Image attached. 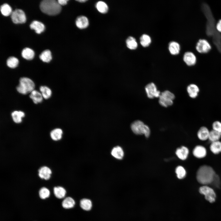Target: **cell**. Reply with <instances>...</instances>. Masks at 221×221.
<instances>
[{
	"instance_id": "obj_21",
	"label": "cell",
	"mask_w": 221,
	"mask_h": 221,
	"mask_svg": "<svg viewBox=\"0 0 221 221\" xmlns=\"http://www.w3.org/2000/svg\"><path fill=\"white\" fill-rule=\"evenodd\" d=\"M79 205L81 208L86 211L90 210L92 206L91 200L87 198L82 199L80 201Z\"/></svg>"
},
{
	"instance_id": "obj_7",
	"label": "cell",
	"mask_w": 221,
	"mask_h": 221,
	"mask_svg": "<svg viewBox=\"0 0 221 221\" xmlns=\"http://www.w3.org/2000/svg\"><path fill=\"white\" fill-rule=\"evenodd\" d=\"M11 18L15 24L24 23L26 20L24 12L22 10L19 9H16L12 11L11 14Z\"/></svg>"
},
{
	"instance_id": "obj_8",
	"label": "cell",
	"mask_w": 221,
	"mask_h": 221,
	"mask_svg": "<svg viewBox=\"0 0 221 221\" xmlns=\"http://www.w3.org/2000/svg\"><path fill=\"white\" fill-rule=\"evenodd\" d=\"M145 89L147 97L150 99L159 97L161 93L158 90L155 84L151 83L145 87Z\"/></svg>"
},
{
	"instance_id": "obj_22",
	"label": "cell",
	"mask_w": 221,
	"mask_h": 221,
	"mask_svg": "<svg viewBox=\"0 0 221 221\" xmlns=\"http://www.w3.org/2000/svg\"><path fill=\"white\" fill-rule=\"evenodd\" d=\"M211 152L215 154L221 153V142L219 141L211 142L210 146Z\"/></svg>"
},
{
	"instance_id": "obj_39",
	"label": "cell",
	"mask_w": 221,
	"mask_h": 221,
	"mask_svg": "<svg viewBox=\"0 0 221 221\" xmlns=\"http://www.w3.org/2000/svg\"><path fill=\"white\" fill-rule=\"evenodd\" d=\"M219 183L220 180L219 176L218 175L216 174L212 184H214L216 187H218L220 184Z\"/></svg>"
},
{
	"instance_id": "obj_20",
	"label": "cell",
	"mask_w": 221,
	"mask_h": 221,
	"mask_svg": "<svg viewBox=\"0 0 221 221\" xmlns=\"http://www.w3.org/2000/svg\"><path fill=\"white\" fill-rule=\"evenodd\" d=\"M29 97L35 104L41 103L43 98L41 93L34 90L30 93Z\"/></svg>"
},
{
	"instance_id": "obj_5",
	"label": "cell",
	"mask_w": 221,
	"mask_h": 221,
	"mask_svg": "<svg viewBox=\"0 0 221 221\" xmlns=\"http://www.w3.org/2000/svg\"><path fill=\"white\" fill-rule=\"evenodd\" d=\"M200 193L204 196L205 198L211 203L215 201L216 194L213 189L207 185H204L200 188Z\"/></svg>"
},
{
	"instance_id": "obj_28",
	"label": "cell",
	"mask_w": 221,
	"mask_h": 221,
	"mask_svg": "<svg viewBox=\"0 0 221 221\" xmlns=\"http://www.w3.org/2000/svg\"><path fill=\"white\" fill-rule=\"evenodd\" d=\"M39 57L43 61L48 63L52 59L50 51L49 50L44 51L40 55Z\"/></svg>"
},
{
	"instance_id": "obj_25",
	"label": "cell",
	"mask_w": 221,
	"mask_h": 221,
	"mask_svg": "<svg viewBox=\"0 0 221 221\" xmlns=\"http://www.w3.org/2000/svg\"><path fill=\"white\" fill-rule=\"evenodd\" d=\"M13 121L16 123H20L22 121V118L25 116L24 113L21 111H14L11 113Z\"/></svg>"
},
{
	"instance_id": "obj_18",
	"label": "cell",
	"mask_w": 221,
	"mask_h": 221,
	"mask_svg": "<svg viewBox=\"0 0 221 221\" xmlns=\"http://www.w3.org/2000/svg\"><path fill=\"white\" fill-rule=\"evenodd\" d=\"M111 153L114 157L119 160L122 159L124 155L123 149L118 146L114 147L111 151Z\"/></svg>"
},
{
	"instance_id": "obj_23",
	"label": "cell",
	"mask_w": 221,
	"mask_h": 221,
	"mask_svg": "<svg viewBox=\"0 0 221 221\" xmlns=\"http://www.w3.org/2000/svg\"><path fill=\"white\" fill-rule=\"evenodd\" d=\"M62 134V130L61 129L57 128L51 131L50 133V136L53 140L57 141L61 138Z\"/></svg>"
},
{
	"instance_id": "obj_29",
	"label": "cell",
	"mask_w": 221,
	"mask_h": 221,
	"mask_svg": "<svg viewBox=\"0 0 221 221\" xmlns=\"http://www.w3.org/2000/svg\"><path fill=\"white\" fill-rule=\"evenodd\" d=\"M126 43L127 48L130 49H135L138 47L136 39L132 37H129L126 39Z\"/></svg>"
},
{
	"instance_id": "obj_30",
	"label": "cell",
	"mask_w": 221,
	"mask_h": 221,
	"mask_svg": "<svg viewBox=\"0 0 221 221\" xmlns=\"http://www.w3.org/2000/svg\"><path fill=\"white\" fill-rule=\"evenodd\" d=\"M96 6L98 10L102 14L106 13L108 10L107 5L105 2L102 1L98 2L96 4Z\"/></svg>"
},
{
	"instance_id": "obj_32",
	"label": "cell",
	"mask_w": 221,
	"mask_h": 221,
	"mask_svg": "<svg viewBox=\"0 0 221 221\" xmlns=\"http://www.w3.org/2000/svg\"><path fill=\"white\" fill-rule=\"evenodd\" d=\"M221 137V135L216 131L212 130L210 131L208 139L211 142L218 141Z\"/></svg>"
},
{
	"instance_id": "obj_15",
	"label": "cell",
	"mask_w": 221,
	"mask_h": 221,
	"mask_svg": "<svg viewBox=\"0 0 221 221\" xmlns=\"http://www.w3.org/2000/svg\"><path fill=\"white\" fill-rule=\"evenodd\" d=\"M210 131L207 127L204 126L201 127L197 132L198 138L202 141L208 139Z\"/></svg>"
},
{
	"instance_id": "obj_14",
	"label": "cell",
	"mask_w": 221,
	"mask_h": 221,
	"mask_svg": "<svg viewBox=\"0 0 221 221\" xmlns=\"http://www.w3.org/2000/svg\"><path fill=\"white\" fill-rule=\"evenodd\" d=\"M189 153L188 149L185 146H182L177 148L176 151L177 157L182 160H185L187 158Z\"/></svg>"
},
{
	"instance_id": "obj_16",
	"label": "cell",
	"mask_w": 221,
	"mask_h": 221,
	"mask_svg": "<svg viewBox=\"0 0 221 221\" xmlns=\"http://www.w3.org/2000/svg\"><path fill=\"white\" fill-rule=\"evenodd\" d=\"M76 24L79 29H84L87 27L89 25L88 20L85 16H79L76 19Z\"/></svg>"
},
{
	"instance_id": "obj_37",
	"label": "cell",
	"mask_w": 221,
	"mask_h": 221,
	"mask_svg": "<svg viewBox=\"0 0 221 221\" xmlns=\"http://www.w3.org/2000/svg\"><path fill=\"white\" fill-rule=\"evenodd\" d=\"M39 195L41 199H45L49 196V191L47 188L43 187L41 188L39 191Z\"/></svg>"
},
{
	"instance_id": "obj_40",
	"label": "cell",
	"mask_w": 221,
	"mask_h": 221,
	"mask_svg": "<svg viewBox=\"0 0 221 221\" xmlns=\"http://www.w3.org/2000/svg\"><path fill=\"white\" fill-rule=\"evenodd\" d=\"M217 30L219 33H221V19H220L216 25Z\"/></svg>"
},
{
	"instance_id": "obj_9",
	"label": "cell",
	"mask_w": 221,
	"mask_h": 221,
	"mask_svg": "<svg viewBox=\"0 0 221 221\" xmlns=\"http://www.w3.org/2000/svg\"><path fill=\"white\" fill-rule=\"evenodd\" d=\"M147 125L140 120H136L131 125V128L134 133L137 135L144 134Z\"/></svg>"
},
{
	"instance_id": "obj_19",
	"label": "cell",
	"mask_w": 221,
	"mask_h": 221,
	"mask_svg": "<svg viewBox=\"0 0 221 221\" xmlns=\"http://www.w3.org/2000/svg\"><path fill=\"white\" fill-rule=\"evenodd\" d=\"M169 49L171 54L173 55L178 54L179 53L180 50V45L176 42L171 41L169 44Z\"/></svg>"
},
{
	"instance_id": "obj_34",
	"label": "cell",
	"mask_w": 221,
	"mask_h": 221,
	"mask_svg": "<svg viewBox=\"0 0 221 221\" xmlns=\"http://www.w3.org/2000/svg\"><path fill=\"white\" fill-rule=\"evenodd\" d=\"M151 41V39L150 36L146 34L142 35L140 38V43L144 47L149 46Z\"/></svg>"
},
{
	"instance_id": "obj_2",
	"label": "cell",
	"mask_w": 221,
	"mask_h": 221,
	"mask_svg": "<svg viewBox=\"0 0 221 221\" xmlns=\"http://www.w3.org/2000/svg\"><path fill=\"white\" fill-rule=\"evenodd\" d=\"M40 7L43 13L50 15L59 14L61 9V6L55 0H43L41 2Z\"/></svg>"
},
{
	"instance_id": "obj_24",
	"label": "cell",
	"mask_w": 221,
	"mask_h": 221,
	"mask_svg": "<svg viewBox=\"0 0 221 221\" xmlns=\"http://www.w3.org/2000/svg\"><path fill=\"white\" fill-rule=\"evenodd\" d=\"M62 206L65 209H70L73 208L75 204L74 200L70 197L66 198L62 202Z\"/></svg>"
},
{
	"instance_id": "obj_27",
	"label": "cell",
	"mask_w": 221,
	"mask_h": 221,
	"mask_svg": "<svg viewBox=\"0 0 221 221\" xmlns=\"http://www.w3.org/2000/svg\"><path fill=\"white\" fill-rule=\"evenodd\" d=\"M21 55L23 57L27 60H32L34 57V53L31 49L26 48L22 50Z\"/></svg>"
},
{
	"instance_id": "obj_6",
	"label": "cell",
	"mask_w": 221,
	"mask_h": 221,
	"mask_svg": "<svg viewBox=\"0 0 221 221\" xmlns=\"http://www.w3.org/2000/svg\"><path fill=\"white\" fill-rule=\"evenodd\" d=\"M196 48L197 51L199 53L205 54L210 51L211 49V46L207 40L200 39L196 44Z\"/></svg>"
},
{
	"instance_id": "obj_36",
	"label": "cell",
	"mask_w": 221,
	"mask_h": 221,
	"mask_svg": "<svg viewBox=\"0 0 221 221\" xmlns=\"http://www.w3.org/2000/svg\"><path fill=\"white\" fill-rule=\"evenodd\" d=\"M18 62V60L17 58L14 56H11L7 59L6 64L9 67L14 68L17 66Z\"/></svg>"
},
{
	"instance_id": "obj_33",
	"label": "cell",
	"mask_w": 221,
	"mask_h": 221,
	"mask_svg": "<svg viewBox=\"0 0 221 221\" xmlns=\"http://www.w3.org/2000/svg\"><path fill=\"white\" fill-rule=\"evenodd\" d=\"M177 177L180 179L184 178L186 176V172L184 167L182 166H177L175 169Z\"/></svg>"
},
{
	"instance_id": "obj_35",
	"label": "cell",
	"mask_w": 221,
	"mask_h": 221,
	"mask_svg": "<svg viewBox=\"0 0 221 221\" xmlns=\"http://www.w3.org/2000/svg\"><path fill=\"white\" fill-rule=\"evenodd\" d=\"M0 10L3 15L7 16L12 13V9L10 6L6 3H5L1 6Z\"/></svg>"
},
{
	"instance_id": "obj_17",
	"label": "cell",
	"mask_w": 221,
	"mask_h": 221,
	"mask_svg": "<svg viewBox=\"0 0 221 221\" xmlns=\"http://www.w3.org/2000/svg\"><path fill=\"white\" fill-rule=\"evenodd\" d=\"M31 29H34L36 32L40 34L45 29V26L41 22L37 21H33L30 25Z\"/></svg>"
},
{
	"instance_id": "obj_10",
	"label": "cell",
	"mask_w": 221,
	"mask_h": 221,
	"mask_svg": "<svg viewBox=\"0 0 221 221\" xmlns=\"http://www.w3.org/2000/svg\"><path fill=\"white\" fill-rule=\"evenodd\" d=\"M183 59L185 63L188 66L194 65L196 63L197 58L195 55L191 52H187L184 55Z\"/></svg>"
},
{
	"instance_id": "obj_31",
	"label": "cell",
	"mask_w": 221,
	"mask_h": 221,
	"mask_svg": "<svg viewBox=\"0 0 221 221\" xmlns=\"http://www.w3.org/2000/svg\"><path fill=\"white\" fill-rule=\"evenodd\" d=\"M40 90L43 98L45 99L49 98L51 96L52 91L51 89L46 86H41L40 87Z\"/></svg>"
},
{
	"instance_id": "obj_4",
	"label": "cell",
	"mask_w": 221,
	"mask_h": 221,
	"mask_svg": "<svg viewBox=\"0 0 221 221\" xmlns=\"http://www.w3.org/2000/svg\"><path fill=\"white\" fill-rule=\"evenodd\" d=\"M159 98L160 104L163 107H167L173 104L175 96L172 92L166 90L161 92Z\"/></svg>"
},
{
	"instance_id": "obj_26",
	"label": "cell",
	"mask_w": 221,
	"mask_h": 221,
	"mask_svg": "<svg viewBox=\"0 0 221 221\" xmlns=\"http://www.w3.org/2000/svg\"><path fill=\"white\" fill-rule=\"evenodd\" d=\"M53 190L55 196L58 199L64 198L66 193L65 189L63 187L60 186L55 187Z\"/></svg>"
},
{
	"instance_id": "obj_1",
	"label": "cell",
	"mask_w": 221,
	"mask_h": 221,
	"mask_svg": "<svg viewBox=\"0 0 221 221\" xmlns=\"http://www.w3.org/2000/svg\"><path fill=\"white\" fill-rule=\"evenodd\" d=\"M216 174L211 166L204 165L200 166L196 172V179L199 183L204 185L212 184Z\"/></svg>"
},
{
	"instance_id": "obj_42",
	"label": "cell",
	"mask_w": 221,
	"mask_h": 221,
	"mask_svg": "<svg viewBox=\"0 0 221 221\" xmlns=\"http://www.w3.org/2000/svg\"><path fill=\"white\" fill-rule=\"evenodd\" d=\"M77 1L80 2H86L87 0H77Z\"/></svg>"
},
{
	"instance_id": "obj_12",
	"label": "cell",
	"mask_w": 221,
	"mask_h": 221,
	"mask_svg": "<svg viewBox=\"0 0 221 221\" xmlns=\"http://www.w3.org/2000/svg\"><path fill=\"white\" fill-rule=\"evenodd\" d=\"M187 91L189 97L194 99L198 96L200 89L197 85L194 83H191L187 86Z\"/></svg>"
},
{
	"instance_id": "obj_41",
	"label": "cell",
	"mask_w": 221,
	"mask_h": 221,
	"mask_svg": "<svg viewBox=\"0 0 221 221\" xmlns=\"http://www.w3.org/2000/svg\"><path fill=\"white\" fill-rule=\"evenodd\" d=\"M68 1V0H58L57 1L58 3L61 6L66 5Z\"/></svg>"
},
{
	"instance_id": "obj_11",
	"label": "cell",
	"mask_w": 221,
	"mask_h": 221,
	"mask_svg": "<svg viewBox=\"0 0 221 221\" xmlns=\"http://www.w3.org/2000/svg\"><path fill=\"white\" fill-rule=\"evenodd\" d=\"M192 153L193 156L197 158H204L207 155V149L202 145H197L193 149Z\"/></svg>"
},
{
	"instance_id": "obj_13",
	"label": "cell",
	"mask_w": 221,
	"mask_h": 221,
	"mask_svg": "<svg viewBox=\"0 0 221 221\" xmlns=\"http://www.w3.org/2000/svg\"><path fill=\"white\" fill-rule=\"evenodd\" d=\"M38 175L41 179L45 180L49 179L51 177L52 171L48 167L44 166L40 168L38 170Z\"/></svg>"
},
{
	"instance_id": "obj_38",
	"label": "cell",
	"mask_w": 221,
	"mask_h": 221,
	"mask_svg": "<svg viewBox=\"0 0 221 221\" xmlns=\"http://www.w3.org/2000/svg\"><path fill=\"white\" fill-rule=\"evenodd\" d=\"M212 130H213L220 134L221 135V122L216 121L214 122L212 124Z\"/></svg>"
},
{
	"instance_id": "obj_3",
	"label": "cell",
	"mask_w": 221,
	"mask_h": 221,
	"mask_svg": "<svg viewBox=\"0 0 221 221\" xmlns=\"http://www.w3.org/2000/svg\"><path fill=\"white\" fill-rule=\"evenodd\" d=\"M19 85L16 87L17 91L19 93L26 95L30 93L34 90L35 84L30 79L23 77L20 78Z\"/></svg>"
}]
</instances>
